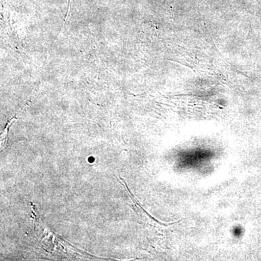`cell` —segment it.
<instances>
[]
</instances>
